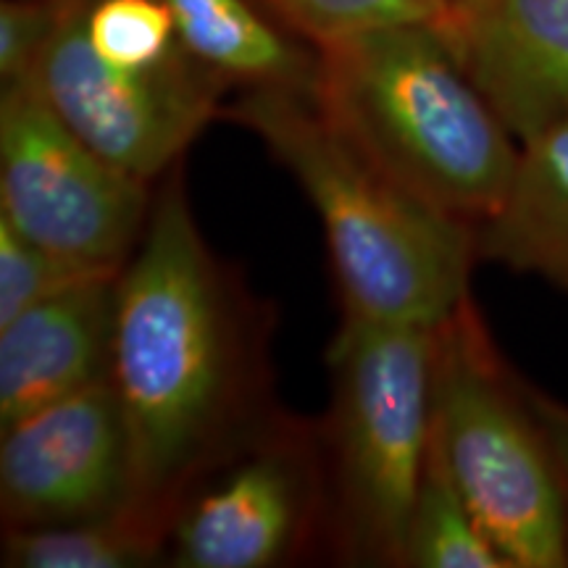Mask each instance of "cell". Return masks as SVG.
Wrapping results in <instances>:
<instances>
[{
	"instance_id": "6da1fadb",
	"label": "cell",
	"mask_w": 568,
	"mask_h": 568,
	"mask_svg": "<svg viewBox=\"0 0 568 568\" xmlns=\"http://www.w3.org/2000/svg\"><path fill=\"white\" fill-rule=\"evenodd\" d=\"M264 303L205 243L182 163L161 176L116 280L111 387L130 439V510L169 539L182 500L272 414Z\"/></svg>"
},
{
	"instance_id": "7a4b0ae2",
	"label": "cell",
	"mask_w": 568,
	"mask_h": 568,
	"mask_svg": "<svg viewBox=\"0 0 568 568\" xmlns=\"http://www.w3.org/2000/svg\"><path fill=\"white\" fill-rule=\"evenodd\" d=\"M222 116L255 134L316 209L343 316L437 326L471 297L477 230L382 172L316 95L240 90Z\"/></svg>"
},
{
	"instance_id": "3957f363",
	"label": "cell",
	"mask_w": 568,
	"mask_h": 568,
	"mask_svg": "<svg viewBox=\"0 0 568 568\" xmlns=\"http://www.w3.org/2000/svg\"><path fill=\"white\" fill-rule=\"evenodd\" d=\"M316 103L382 172L479 230L514 182L521 142L435 24H389L318 45Z\"/></svg>"
},
{
	"instance_id": "277c9868",
	"label": "cell",
	"mask_w": 568,
	"mask_h": 568,
	"mask_svg": "<svg viewBox=\"0 0 568 568\" xmlns=\"http://www.w3.org/2000/svg\"><path fill=\"white\" fill-rule=\"evenodd\" d=\"M326 364L332 397L318 424L326 556L345 566H403L435 429V326L343 316Z\"/></svg>"
},
{
	"instance_id": "5b68a950",
	"label": "cell",
	"mask_w": 568,
	"mask_h": 568,
	"mask_svg": "<svg viewBox=\"0 0 568 568\" xmlns=\"http://www.w3.org/2000/svg\"><path fill=\"white\" fill-rule=\"evenodd\" d=\"M435 439L510 568H566L568 518L529 382L497 351L474 297L435 326Z\"/></svg>"
},
{
	"instance_id": "8992f818",
	"label": "cell",
	"mask_w": 568,
	"mask_h": 568,
	"mask_svg": "<svg viewBox=\"0 0 568 568\" xmlns=\"http://www.w3.org/2000/svg\"><path fill=\"white\" fill-rule=\"evenodd\" d=\"M329 493L318 424L274 408L197 479L176 510L166 564L282 568L326 556Z\"/></svg>"
},
{
	"instance_id": "52a82bcc",
	"label": "cell",
	"mask_w": 568,
	"mask_h": 568,
	"mask_svg": "<svg viewBox=\"0 0 568 568\" xmlns=\"http://www.w3.org/2000/svg\"><path fill=\"white\" fill-rule=\"evenodd\" d=\"M155 184L113 166L30 82L0 92V216L61 258L122 272L145 234Z\"/></svg>"
},
{
	"instance_id": "ba28073f",
	"label": "cell",
	"mask_w": 568,
	"mask_h": 568,
	"mask_svg": "<svg viewBox=\"0 0 568 568\" xmlns=\"http://www.w3.org/2000/svg\"><path fill=\"white\" fill-rule=\"evenodd\" d=\"M30 82L42 101L113 166L159 184L213 119L222 116L224 80L182 55L161 69H122L90 48L63 0Z\"/></svg>"
},
{
	"instance_id": "9c48e42d",
	"label": "cell",
	"mask_w": 568,
	"mask_h": 568,
	"mask_svg": "<svg viewBox=\"0 0 568 568\" xmlns=\"http://www.w3.org/2000/svg\"><path fill=\"white\" fill-rule=\"evenodd\" d=\"M130 495V439L111 379L3 426V529L122 514Z\"/></svg>"
},
{
	"instance_id": "30bf717a",
	"label": "cell",
	"mask_w": 568,
	"mask_h": 568,
	"mask_svg": "<svg viewBox=\"0 0 568 568\" xmlns=\"http://www.w3.org/2000/svg\"><path fill=\"white\" fill-rule=\"evenodd\" d=\"M445 38L518 142L568 122V0H464Z\"/></svg>"
},
{
	"instance_id": "8fae6325",
	"label": "cell",
	"mask_w": 568,
	"mask_h": 568,
	"mask_svg": "<svg viewBox=\"0 0 568 568\" xmlns=\"http://www.w3.org/2000/svg\"><path fill=\"white\" fill-rule=\"evenodd\" d=\"M116 280L95 276L0 326V429L109 379Z\"/></svg>"
},
{
	"instance_id": "7c38bea8",
	"label": "cell",
	"mask_w": 568,
	"mask_h": 568,
	"mask_svg": "<svg viewBox=\"0 0 568 568\" xmlns=\"http://www.w3.org/2000/svg\"><path fill=\"white\" fill-rule=\"evenodd\" d=\"M477 255L539 276L568 301V122L521 142L500 209L477 230Z\"/></svg>"
},
{
	"instance_id": "4fadbf2b",
	"label": "cell",
	"mask_w": 568,
	"mask_h": 568,
	"mask_svg": "<svg viewBox=\"0 0 568 568\" xmlns=\"http://www.w3.org/2000/svg\"><path fill=\"white\" fill-rule=\"evenodd\" d=\"M193 59L237 90L316 95L318 48L272 17L258 0H166Z\"/></svg>"
},
{
	"instance_id": "5bb4252c",
	"label": "cell",
	"mask_w": 568,
	"mask_h": 568,
	"mask_svg": "<svg viewBox=\"0 0 568 568\" xmlns=\"http://www.w3.org/2000/svg\"><path fill=\"white\" fill-rule=\"evenodd\" d=\"M166 535L130 510L51 524L3 529L6 568H138L166 560Z\"/></svg>"
},
{
	"instance_id": "9a60e30c",
	"label": "cell",
	"mask_w": 568,
	"mask_h": 568,
	"mask_svg": "<svg viewBox=\"0 0 568 568\" xmlns=\"http://www.w3.org/2000/svg\"><path fill=\"white\" fill-rule=\"evenodd\" d=\"M406 568H510L468 508L432 429L406 529Z\"/></svg>"
},
{
	"instance_id": "2e32d148",
	"label": "cell",
	"mask_w": 568,
	"mask_h": 568,
	"mask_svg": "<svg viewBox=\"0 0 568 568\" xmlns=\"http://www.w3.org/2000/svg\"><path fill=\"white\" fill-rule=\"evenodd\" d=\"M287 30L311 45L389 24H435L447 32L453 6L447 0H258Z\"/></svg>"
},
{
	"instance_id": "e0dca14e",
	"label": "cell",
	"mask_w": 568,
	"mask_h": 568,
	"mask_svg": "<svg viewBox=\"0 0 568 568\" xmlns=\"http://www.w3.org/2000/svg\"><path fill=\"white\" fill-rule=\"evenodd\" d=\"M109 274L119 272H95L61 258L34 245L0 216V326L48 297Z\"/></svg>"
},
{
	"instance_id": "ac0fdd59",
	"label": "cell",
	"mask_w": 568,
	"mask_h": 568,
	"mask_svg": "<svg viewBox=\"0 0 568 568\" xmlns=\"http://www.w3.org/2000/svg\"><path fill=\"white\" fill-rule=\"evenodd\" d=\"M53 0H3L0 3V82L30 80L34 63L53 34Z\"/></svg>"
},
{
	"instance_id": "d6986e66",
	"label": "cell",
	"mask_w": 568,
	"mask_h": 568,
	"mask_svg": "<svg viewBox=\"0 0 568 568\" xmlns=\"http://www.w3.org/2000/svg\"><path fill=\"white\" fill-rule=\"evenodd\" d=\"M531 406H535L539 424H542L545 435L550 439L552 458H556L560 487H564V500H566V518H568V406L558 397H552L542 389L529 385Z\"/></svg>"
},
{
	"instance_id": "ffe728a7",
	"label": "cell",
	"mask_w": 568,
	"mask_h": 568,
	"mask_svg": "<svg viewBox=\"0 0 568 568\" xmlns=\"http://www.w3.org/2000/svg\"><path fill=\"white\" fill-rule=\"evenodd\" d=\"M447 3H450V6H458V3H464V0H447Z\"/></svg>"
}]
</instances>
